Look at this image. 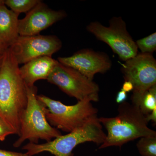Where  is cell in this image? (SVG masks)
I'll return each instance as SVG.
<instances>
[{
	"mask_svg": "<svg viewBox=\"0 0 156 156\" xmlns=\"http://www.w3.org/2000/svg\"><path fill=\"white\" fill-rule=\"evenodd\" d=\"M62 43L54 35L19 36L9 48L18 64H24L41 56L52 57L60 50Z\"/></svg>",
	"mask_w": 156,
	"mask_h": 156,
	"instance_id": "obj_9",
	"label": "cell"
},
{
	"mask_svg": "<svg viewBox=\"0 0 156 156\" xmlns=\"http://www.w3.org/2000/svg\"><path fill=\"white\" fill-rule=\"evenodd\" d=\"M133 86L131 82L129 81H125L122 87V90L125 91L126 93L133 91Z\"/></svg>",
	"mask_w": 156,
	"mask_h": 156,
	"instance_id": "obj_21",
	"label": "cell"
},
{
	"mask_svg": "<svg viewBox=\"0 0 156 156\" xmlns=\"http://www.w3.org/2000/svg\"><path fill=\"white\" fill-rule=\"evenodd\" d=\"M4 53H0V69H1L2 64L3 58H4Z\"/></svg>",
	"mask_w": 156,
	"mask_h": 156,
	"instance_id": "obj_23",
	"label": "cell"
},
{
	"mask_svg": "<svg viewBox=\"0 0 156 156\" xmlns=\"http://www.w3.org/2000/svg\"><path fill=\"white\" fill-rule=\"evenodd\" d=\"M137 107L145 116L156 111V85L151 87L143 94Z\"/></svg>",
	"mask_w": 156,
	"mask_h": 156,
	"instance_id": "obj_14",
	"label": "cell"
},
{
	"mask_svg": "<svg viewBox=\"0 0 156 156\" xmlns=\"http://www.w3.org/2000/svg\"><path fill=\"white\" fill-rule=\"evenodd\" d=\"M135 43L140 53L153 54L156 50V33L137 40Z\"/></svg>",
	"mask_w": 156,
	"mask_h": 156,
	"instance_id": "obj_17",
	"label": "cell"
},
{
	"mask_svg": "<svg viewBox=\"0 0 156 156\" xmlns=\"http://www.w3.org/2000/svg\"><path fill=\"white\" fill-rule=\"evenodd\" d=\"M87 29L98 40L108 45L123 61L133 58L138 53L135 41L127 30L126 23L121 17H112L108 27L98 21L90 23Z\"/></svg>",
	"mask_w": 156,
	"mask_h": 156,
	"instance_id": "obj_6",
	"label": "cell"
},
{
	"mask_svg": "<svg viewBox=\"0 0 156 156\" xmlns=\"http://www.w3.org/2000/svg\"><path fill=\"white\" fill-rule=\"evenodd\" d=\"M19 65L8 48L0 69V120L18 136L20 119L27 103L26 86L20 76Z\"/></svg>",
	"mask_w": 156,
	"mask_h": 156,
	"instance_id": "obj_1",
	"label": "cell"
},
{
	"mask_svg": "<svg viewBox=\"0 0 156 156\" xmlns=\"http://www.w3.org/2000/svg\"><path fill=\"white\" fill-rule=\"evenodd\" d=\"M115 117H100L99 121L107 131L100 149L121 147L127 143L144 136H156V132L148 126L149 122L139 107L129 102L121 104Z\"/></svg>",
	"mask_w": 156,
	"mask_h": 156,
	"instance_id": "obj_2",
	"label": "cell"
},
{
	"mask_svg": "<svg viewBox=\"0 0 156 156\" xmlns=\"http://www.w3.org/2000/svg\"><path fill=\"white\" fill-rule=\"evenodd\" d=\"M47 80L78 101L86 98H92L94 101L99 100V87L97 83L58 62Z\"/></svg>",
	"mask_w": 156,
	"mask_h": 156,
	"instance_id": "obj_8",
	"label": "cell"
},
{
	"mask_svg": "<svg viewBox=\"0 0 156 156\" xmlns=\"http://www.w3.org/2000/svg\"><path fill=\"white\" fill-rule=\"evenodd\" d=\"M61 64L76 70L93 80L96 74L105 73L111 68L112 62L106 53L89 49L79 50L68 57H59Z\"/></svg>",
	"mask_w": 156,
	"mask_h": 156,
	"instance_id": "obj_10",
	"label": "cell"
},
{
	"mask_svg": "<svg viewBox=\"0 0 156 156\" xmlns=\"http://www.w3.org/2000/svg\"><path fill=\"white\" fill-rule=\"evenodd\" d=\"M19 15L8 9L4 0H0V41L9 48L19 36Z\"/></svg>",
	"mask_w": 156,
	"mask_h": 156,
	"instance_id": "obj_13",
	"label": "cell"
},
{
	"mask_svg": "<svg viewBox=\"0 0 156 156\" xmlns=\"http://www.w3.org/2000/svg\"><path fill=\"white\" fill-rule=\"evenodd\" d=\"M125 81L133 86L131 103L137 106L143 94L156 85V60L153 54L138 53L122 64Z\"/></svg>",
	"mask_w": 156,
	"mask_h": 156,
	"instance_id": "obj_7",
	"label": "cell"
},
{
	"mask_svg": "<svg viewBox=\"0 0 156 156\" xmlns=\"http://www.w3.org/2000/svg\"><path fill=\"white\" fill-rule=\"evenodd\" d=\"M12 134H14V132L3 121L0 120V141H4L7 136Z\"/></svg>",
	"mask_w": 156,
	"mask_h": 156,
	"instance_id": "obj_18",
	"label": "cell"
},
{
	"mask_svg": "<svg viewBox=\"0 0 156 156\" xmlns=\"http://www.w3.org/2000/svg\"><path fill=\"white\" fill-rule=\"evenodd\" d=\"M0 156H29L26 153L16 152L0 149Z\"/></svg>",
	"mask_w": 156,
	"mask_h": 156,
	"instance_id": "obj_19",
	"label": "cell"
},
{
	"mask_svg": "<svg viewBox=\"0 0 156 156\" xmlns=\"http://www.w3.org/2000/svg\"><path fill=\"white\" fill-rule=\"evenodd\" d=\"M67 16L63 11H54L40 1L37 5L26 13L25 17L19 19V36H29L39 34L54 23Z\"/></svg>",
	"mask_w": 156,
	"mask_h": 156,
	"instance_id": "obj_11",
	"label": "cell"
},
{
	"mask_svg": "<svg viewBox=\"0 0 156 156\" xmlns=\"http://www.w3.org/2000/svg\"><path fill=\"white\" fill-rule=\"evenodd\" d=\"M136 146L141 156H156V136L141 137Z\"/></svg>",
	"mask_w": 156,
	"mask_h": 156,
	"instance_id": "obj_16",
	"label": "cell"
},
{
	"mask_svg": "<svg viewBox=\"0 0 156 156\" xmlns=\"http://www.w3.org/2000/svg\"><path fill=\"white\" fill-rule=\"evenodd\" d=\"M9 47H7L6 45L3 44L0 41V53H5L6 50L8 49Z\"/></svg>",
	"mask_w": 156,
	"mask_h": 156,
	"instance_id": "obj_22",
	"label": "cell"
},
{
	"mask_svg": "<svg viewBox=\"0 0 156 156\" xmlns=\"http://www.w3.org/2000/svg\"><path fill=\"white\" fill-rule=\"evenodd\" d=\"M106 134L97 116L92 117L83 125L66 135L42 144L29 142L22 147L29 156L48 152L55 156H73V151L79 144L92 142L101 145Z\"/></svg>",
	"mask_w": 156,
	"mask_h": 156,
	"instance_id": "obj_3",
	"label": "cell"
},
{
	"mask_svg": "<svg viewBox=\"0 0 156 156\" xmlns=\"http://www.w3.org/2000/svg\"><path fill=\"white\" fill-rule=\"evenodd\" d=\"M127 96H128L127 93L121 89L117 93L116 98V101L117 103L121 104L126 101Z\"/></svg>",
	"mask_w": 156,
	"mask_h": 156,
	"instance_id": "obj_20",
	"label": "cell"
},
{
	"mask_svg": "<svg viewBox=\"0 0 156 156\" xmlns=\"http://www.w3.org/2000/svg\"><path fill=\"white\" fill-rule=\"evenodd\" d=\"M58 62L50 56L37 57L19 68L20 76L26 86L32 87L39 80H47Z\"/></svg>",
	"mask_w": 156,
	"mask_h": 156,
	"instance_id": "obj_12",
	"label": "cell"
},
{
	"mask_svg": "<svg viewBox=\"0 0 156 156\" xmlns=\"http://www.w3.org/2000/svg\"><path fill=\"white\" fill-rule=\"evenodd\" d=\"M39 0H5L4 3L11 11L17 14L26 13L30 11L40 2Z\"/></svg>",
	"mask_w": 156,
	"mask_h": 156,
	"instance_id": "obj_15",
	"label": "cell"
},
{
	"mask_svg": "<svg viewBox=\"0 0 156 156\" xmlns=\"http://www.w3.org/2000/svg\"><path fill=\"white\" fill-rule=\"evenodd\" d=\"M26 89L27 105L20 119V135L13 144L15 147H19L27 140L37 144L39 139L48 142L62 135L48 122L46 107L37 98V87L26 86Z\"/></svg>",
	"mask_w": 156,
	"mask_h": 156,
	"instance_id": "obj_4",
	"label": "cell"
},
{
	"mask_svg": "<svg viewBox=\"0 0 156 156\" xmlns=\"http://www.w3.org/2000/svg\"><path fill=\"white\" fill-rule=\"evenodd\" d=\"M37 98L46 107V118L49 124L65 132H71L92 117L97 116L98 110L93 106L92 102L94 101L91 98L67 105L45 95H37Z\"/></svg>",
	"mask_w": 156,
	"mask_h": 156,
	"instance_id": "obj_5",
	"label": "cell"
}]
</instances>
